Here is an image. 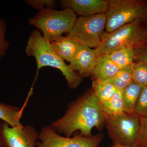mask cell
Returning a JSON list of instances; mask_svg holds the SVG:
<instances>
[{
  "instance_id": "cell-20",
  "label": "cell",
  "mask_w": 147,
  "mask_h": 147,
  "mask_svg": "<svg viewBox=\"0 0 147 147\" xmlns=\"http://www.w3.org/2000/svg\"><path fill=\"white\" fill-rule=\"evenodd\" d=\"M132 79L133 82L144 86H147V63L136 61L133 65Z\"/></svg>"
},
{
  "instance_id": "cell-17",
  "label": "cell",
  "mask_w": 147,
  "mask_h": 147,
  "mask_svg": "<svg viewBox=\"0 0 147 147\" xmlns=\"http://www.w3.org/2000/svg\"><path fill=\"white\" fill-rule=\"evenodd\" d=\"M24 107L19 110L18 108L0 102V119L9 125L10 126L23 125L20 122Z\"/></svg>"
},
{
  "instance_id": "cell-8",
  "label": "cell",
  "mask_w": 147,
  "mask_h": 147,
  "mask_svg": "<svg viewBox=\"0 0 147 147\" xmlns=\"http://www.w3.org/2000/svg\"><path fill=\"white\" fill-rule=\"evenodd\" d=\"M104 137L102 133L90 137L78 135L75 137H63L58 134L51 125L43 127L38 133L37 147H99Z\"/></svg>"
},
{
  "instance_id": "cell-27",
  "label": "cell",
  "mask_w": 147,
  "mask_h": 147,
  "mask_svg": "<svg viewBox=\"0 0 147 147\" xmlns=\"http://www.w3.org/2000/svg\"></svg>"
},
{
  "instance_id": "cell-5",
  "label": "cell",
  "mask_w": 147,
  "mask_h": 147,
  "mask_svg": "<svg viewBox=\"0 0 147 147\" xmlns=\"http://www.w3.org/2000/svg\"><path fill=\"white\" fill-rule=\"evenodd\" d=\"M105 32L110 33L147 18V3L141 0H108Z\"/></svg>"
},
{
  "instance_id": "cell-3",
  "label": "cell",
  "mask_w": 147,
  "mask_h": 147,
  "mask_svg": "<svg viewBox=\"0 0 147 147\" xmlns=\"http://www.w3.org/2000/svg\"><path fill=\"white\" fill-rule=\"evenodd\" d=\"M144 20H139L125 25L111 32H104L100 46L95 49L97 57L121 48H137L147 41V28Z\"/></svg>"
},
{
  "instance_id": "cell-2",
  "label": "cell",
  "mask_w": 147,
  "mask_h": 147,
  "mask_svg": "<svg viewBox=\"0 0 147 147\" xmlns=\"http://www.w3.org/2000/svg\"><path fill=\"white\" fill-rule=\"evenodd\" d=\"M25 51L27 55L35 59L37 71L44 67L57 69L64 76L69 87L71 89L76 88L82 83V76L66 64L63 59L53 50L50 41L39 30H34L30 35Z\"/></svg>"
},
{
  "instance_id": "cell-4",
  "label": "cell",
  "mask_w": 147,
  "mask_h": 147,
  "mask_svg": "<svg viewBox=\"0 0 147 147\" xmlns=\"http://www.w3.org/2000/svg\"><path fill=\"white\" fill-rule=\"evenodd\" d=\"M76 18V14L70 9L62 10L47 9L30 18L29 24L39 29L42 36L51 42L63 34L69 33Z\"/></svg>"
},
{
  "instance_id": "cell-14",
  "label": "cell",
  "mask_w": 147,
  "mask_h": 147,
  "mask_svg": "<svg viewBox=\"0 0 147 147\" xmlns=\"http://www.w3.org/2000/svg\"><path fill=\"white\" fill-rule=\"evenodd\" d=\"M109 55L120 70L129 67L137 61L136 49L133 47L121 48L113 51Z\"/></svg>"
},
{
  "instance_id": "cell-23",
  "label": "cell",
  "mask_w": 147,
  "mask_h": 147,
  "mask_svg": "<svg viewBox=\"0 0 147 147\" xmlns=\"http://www.w3.org/2000/svg\"><path fill=\"white\" fill-rule=\"evenodd\" d=\"M26 2L39 11L47 9H53L56 5V1L54 0H27Z\"/></svg>"
},
{
  "instance_id": "cell-18",
  "label": "cell",
  "mask_w": 147,
  "mask_h": 147,
  "mask_svg": "<svg viewBox=\"0 0 147 147\" xmlns=\"http://www.w3.org/2000/svg\"><path fill=\"white\" fill-rule=\"evenodd\" d=\"M117 90L113 84L106 81L92 80V92L100 103L110 99Z\"/></svg>"
},
{
  "instance_id": "cell-25",
  "label": "cell",
  "mask_w": 147,
  "mask_h": 147,
  "mask_svg": "<svg viewBox=\"0 0 147 147\" xmlns=\"http://www.w3.org/2000/svg\"><path fill=\"white\" fill-rule=\"evenodd\" d=\"M137 61L147 63V41L143 45L136 48Z\"/></svg>"
},
{
  "instance_id": "cell-21",
  "label": "cell",
  "mask_w": 147,
  "mask_h": 147,
  "mask_svg": "<svg viewBox=\"0 0 147 147\" xmlns=\"http://www.w3.org/2000/svg\"><path fill=\"white\" fill-rule=\"evenodd\" d=\"M134 113L141 117H147V86L142 90L134 110Z\"/></svg>"
},
{
  "instance_id": "cell-10",
  "label": "cell",
  "mask_w": 147,
  "mask_h": 147,
  "mask_svg": "<svg viewBox=\"0 0 147 147\" xmlns=\"http://www.w3.org/2000/svg\"><path fill=\"white\" fill-rule=\"evenodd\" d=\"M97 58L95 49L81 44L69 65L73 71H78L82 78L91 76Z\"/></svg>"
},
{
  "instance_id": "cell-22",
  "label": "cell",
  "mask_w": 147,
  "mask_h": 147,
  "mask_svg": "<svg viewBox=\"0 0 147 147\" xmlns=\"http://www.w3.org/2000/svg\"><path fill=\"white\" fill-rule=\"evenodd\" d=\"M6 26L5 21L0 18V59L5 55L9 47V43L5 39Z\"/></svg>"
},
{
  "instance_id": "cell-19",
  "label": "cell",
  "mask_w": 147,
  "mask_h": 147,
  "mask_svg": "<svg viewBox=\"0 0 147 147\" xmlns=\"http://www.w3.org/2000/svg\"><path fill=\"white\" fill-rule=\"evenodd\" d=\"M133 64L127 68L120 70L115 76L105 81L113 84L117 90H124L129 84L133 82L132 79Z\"/></svg>"
},
{
  "instance_id": "cell-1",
  "label": "cell",
  "mask_w": 147,
  "mask_h": 147,
  "mask_svg": "<svg viewBox=\"0 0 147 147\" xmlns=\"http://www.w3.org/2000/svg\"><path fill=\"white\" fill-rule=\"evenodd\" d=\"M105 125V115L91 90L70 102L64 115L53 122L51 126L58 134L70 137L78 130L79 135L90 137L94 127L100 131Z\"/></svg>"
},
{
  "instance_id": "cell-9",
  "label": "cell",
  "mask_w": 147,
  "mask_h": 147,
  "mask_svg": "<svg viewBox=\"0 0 147 147\" xmlns=\"http://www.w3.org/2000/svg\"><path fill=\"white\" fill-rule=\"evenodd\" d=\"M38 133L33 126L13 127L0 123V147H36Z\"/></svg>"
},
{
  "instance_id": "cell-11",
  "label": "cell",
  "mask_w": 147,
  "mask_h": 147,
  "mask_svg": "<svg viewBox=\"0 0 147 147\" xmlns=\"http://www.w3.org/2000/svg\"><path fill=\"white\" fill-rule=\"evenodd\" d=\"M61 5L70 9L80 16H88L105 13L108 7V1L105 0H62Z\"/></svg>"
},
{
  "instance_id": "cell-13",
  "label": "cell",
  "mask_w": 147,
  "mask_h": 147,
  "mask_svg": "<svg viewBox=\"0 0 147 147\" xmlns=\"http://www.w3.org/2000/svg\"><path fill=\"white\" fill-rule=\"evenodd\" d=\"M119 70L109 55H102L98 57L96 65L92 74V79L106 81L115 76Z\"/></svg>"
},
{
  "instance_id": "cell-16",
  "label": "cell",
  "mask_w": 147,
  "mask_h": 147,
  "mask_svg": "<svg viewBox=\"0 0 147 147\" xmlns=\"http://www.w3.org/2000/svg\"><path fill=\"white\" fill-rule=\"evenodd\" d=\"M123 90H117L110 99L100 103L101 109L105 116L113 117L124 113Z\"/></svg>"
},
{
  "instance_id": "cell-15",
  "label": "cell",
  "mask_w": 147,
  "mask_h": 147,
  "mask_svg": "<svg viewBox=\"0 0 147 147\" xmlns=\"http://www.w3.org/2000/svg\"><path fill=\"white\" fill-rule=\"evenodd\" d=\"M144 86L132 82L123 90V108L124 113H134L136 104Z\"/></svg>"
},
{
  "instance_id": "cell-6",
  "label": "cell",
  "mask_w": 147,
  "mask_h": 147,
  "mask_svg": "<svg viewBox=\"0 0 147 147\" xmlns=\"http://www.w3.org/2000/svg\"><path fill=\"white\" fill-rule=\"evenodd\" d=\"M105 125L113 145L137 146L142 117L136 113H124L113 117L105 116Z\"/></svg>"
},
{
  "instance_id": "cell-24",
  "label": "cell",
  "mask_w": 147,
  "mask_h": 147,
  "mask_svg": "<svg viewBox=\"0 0 147 147\" xmlns=\"http://www.w3.org/2000/svg\"><path fill=\"white\" fill-rule=\"evenodd\" d=\"M137 147H147V117H142Z\"/></svg>"
},
{
  "instance_id": "cell-7",
  "label": "cell",
  "mask_w": 147,
  "mask_h": 147,
  "mask_svg": "<svg viewBox=\"0 0 147 147\" xmlns=\"http://www.w3.org/2000/svg\"><path fill=\"white\" fill-rule=\"evenodd\" d=\"M105 13L77 18L72 30L67 34L81 45L98 48L102 40L106 27Z\"/></svg>"
},
{
  "instance_id": "cell-26",
  "label": "cell",
  "mask_w": 147,
  "mask_h": 147,
  "mask_svg": "<svg viewBox=\"0 0 147 147\" xmlns=\"http://www.w3.org/2000/svg\"><path fill=\"white\" fill-rule=\"evenodd\" d=\"M110 147H137V146H119V145H113Z\"/></svg>"
},
{
  "instance_id": "cell-12",
  "label": "cell",
  "mask_w": 147,
  "mask_h": 147,
  "mask_svg": "<svg viewBox=\"0 0 147 147\" xmlns=\"http://www.w3.org/2000/svg\"><path fill=\"white\" fill-rule=\"evenodd\" d=\"M54 51L64 61L70 62L74 57L81 44L68 34L61 36L50 42Z\"/></svg>"
}]
</instances>
